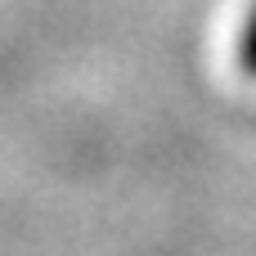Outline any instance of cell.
<instances>
[{"instance_id": "cell-1", "label": "cell", "mask_w": 256, "mask_h": 256, "mask_svg": "<svg viewBox=\"0 0 256 256\" xmlns=\"http://www.w3.org/2000/svg\"><path fill=\"white\" fill-rule=\"evenodd\" d=\"M238 68L256 76V4L248 9V22H243V32H238Z\"/></svg>"}]
</instances>
